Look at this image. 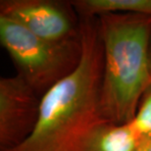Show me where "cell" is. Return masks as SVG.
Masks as SVG:
<instances>
[{"mask_svg": "<svg viewBox=\"0 0 151 151\" xmlns=\"http://www.w3.org/2000/svg\"><path fill=\"white\" fill-rule=\"evenodd\" d=\"M0 16L48 40L64 41L81 37V18L72 1L1 0Z\"/></svg>", "mask_w": 151, "mask_h": 151, "instance_id": "4", "label": "cell"}, {"mask_svg": "<svg viewBox=\"0 0 151 151\" xmlns=\"http://www.w3.org/2000/svg\"><path fill=\"white\" fill-rule=\"evenodd\" d=\"M138 139L129 123L125 125L102 121L93 128L81 151H137Z\"/></svg>", "mask_w": 151, "mask_h": 151, "instance_id": "6", "label": "cell"}, {"mask_svg": "<svg viewBox=\"0 0 151 151\" xmlns=\"http://www.w3.org/2000/svg\"><path fill=\"white\" fill-rule=\"evenodd\" d=\"M149 69H150V75H151V40H150V46H149Z\"/></svg>", "mask_w": 151, "mask_h": 151, "instance_id": "10", "label": "cell"}, {"mask_svg": "<svg viewBox=\"0 0 151 151\" xmlns=\"http://www.w3.org/2000/svg\"><path fill=\"white\" fill-rule=\"evenodd\" d=\"M42 97L22 76L0 78V151L23 144L34 132Z\"/></svg>", "mask_w": 151, "mask_h": 151, "instance_id": "5", "label": "cell"}, {"mask_svg": "<svg viewBox=\"0 0 151 151\" xmlns=\"http://www.w3.org/2000/svg\"><path fill=\"white\" fill-rule=\"evenodd\" d=\"M97 20L104 55L101 116L107 122L125 125L134 118L141 96L151 83V18L106 13Z\"/></svg>", "mask_w": 151, "mask_h": 151, "instance_id": "2", "label": "cell"}, {"mask_svg": "<svg viewBox=\"0 0 151 151\" xmlns=\"http://www.w3.org/2000/svg\"><path fill=\"white\" fill-rule=\"evenodd\" d=\"M0 41L18 74L41 97L73 73L83 57L81 35L70 40H48L1 16Z\"/></svg>", "mask_w": 151, "mask_h": 151, "instance_id": "3", "label": "cell"}, {"mask_svg": "<svg viewBox=\"0 0 151 151\" xmlns=\"http://www.w3.org/2000/svg\"><path fill=\"white\" fill-rule=\"evenodd\" d=\"M137 151H151V138L138 141Z\"/></svg>", "mask_w": 151, "mask_h": 151, "instance_id": "9", "label": "cell"}, {"mask_svg": "<svg viewBox=\"0 0 151 151\" xmlns=\"http://www.w3.org/2000/svg\"><path fill=\"white\" fill-rule=\"evenodd\" d=\"M129 125L138 141L151 138V83L141 96L135 116Z\"/></svg>", "mask_w": 151, "mask_h": 151, "instance_id": "8", "label": "cell"}, {"mask_svg": "<svg viewBox=\"0 0 151 151\" xmlns=\"http://www.w3.org/2000/svg\"><path fill=\"white\" fill-rule=\"evenodd\" d=\"M72 4L80 16L98 17L106 13H127L151 18V0H76Z\"/></svg>", "mask_w": 151, "mask_h": 151, "instance_id": "7", "label": "cell"}, {"mask_svg": "<svg viewBox=\"0 0 151 151\" xmlns=\"http://www.w3.org/2000/svg\"><path fill=\"white\" fill-rule=\"evenodd\" d=\"M80 18L83 43L80 65L43 95L34 132L9 151H81L90 131L104 121L100 111L104 55L98 20Z\"/></svg>", "mask_w": 151, "mask_h": 151, "instance_id": "1", "label": "cell"}]
</instances>
